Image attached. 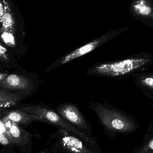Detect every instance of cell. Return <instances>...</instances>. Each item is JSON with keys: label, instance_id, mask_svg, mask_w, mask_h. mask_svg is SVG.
<instances>
[{"label": "cell", "instance_id": "6da1fadb", "mask_svg": "<svg viewBox=\"0 0 153 153\" xmlns=\"http://www.w3.org/2000/svg\"><path fill=\"white\" fill-rule=\"evenodd\" d=\"M89 108L95 113L105 134L111 138L118 134H128L134 132L137 125L133 119L110 104L91 102Z\"/></svg>", "mask_w": 153, "mask_h": 153}, {"label": "cell", "instance_id": "7a4b0ae2", "mask_svg": "<svg viewBox=\"0 0 153 153\" xmlns=\"http://www.w3.org/2000/svg\"><path fill=\"white\" fill-rule=\"evenodd\" d=\"M22 111L41 118L46 124L62 128L82 139L90 148L97 153H103L98 142L93 135H89L79 130L60 116L55 108L44 103L30 105L20 109Z\"/></svg>", "mask_w": 153, "mask_h": 153}, {"label": "cell", "instance_id": "3957f363", "mask_svg": "<svg viewBox=\"0 0 153 153\" xmlns=\"http://www.w3.org/2000/svg\"><path fill=\"white\" fill-rule=\"evenodd\" d=\"M146 58H132L94 64L86 74L100 77L118 78L126 76L149 62Z\"/></svg>", "mask_w": 153, "mask_h": 153}, {"label": "cell", "instance_id": "277c9868", "mask_svg": "<svg viewBox=\"0 0 153 153\" xmlns=\"http://www.w3.org/2000/svg\"><path fill=\"white\" fill-rule=\"evenodd\" d=\"M48 148L52 153H97L78 137L61 128L51 134Z\"/></svg>", "mask_w": 153, "mask_h": 153}, {"label": "cell", "instance_id": "5b68a950", "mask_svg": "<svg viewBox=\"0 0 153 153\" xmlns=\"http://www.w3.org/2000/svg\"><path fill=\"white\" fill-rule=\"evenodd\" d=\"M124 30L125 29H118L111 30L109 32L102 35L91 42L70 51L48 66L45 70V73H48L53 70L63 66L72 61L91 53L103 45L119 34L122 33Z\"/></svg>", "mask_w": 153, "mask_h": 153}, {"label": "cell", "instance_id": "8992f818", "mask_svg": "<svg viewBox=\"0 0 153 153\" xmlns=\"http://www.w3.org/2000/svg\"><path fill=\"white\" fill-rule=\"evenodd\" d=\"M2 120L6 127V136L12 146L21 153H32V138L36 137L40 139V136L30 133L11 120Z\"/></svg>", "mask_w": 153, "mask_h": 153}, {"label": "cell", "instance_id": "52a82bcc", "mask_svg": "<svg viewBox=\"0 0 153 153\" xmlns=\"http://www.w3.org/2000/svg\"><path fill=\"white\" fill-rule=\"evenodd\" d=\"M55 110L74 126L87 134L92 135L91 126L76 104L71 102H63L58 104Z\"/></svg>", "mask_w": 153, "mask_h": 153}, {"label": "cell", "instance_id": "ba28073f", "mask_svg": "<svg viewBox=\"0 0 153 153\" xmlns=\"http://www.w3.org/2000/svg\"><path fill=\"white\" fill-rule=\"evenodd\" d=\"M4 11L0 28L18 31L19 25L23 21V18L13 0H2Z\"/></svg>", "mask_w": 153, "mask_h": 153}, {"label": "cell", "instance_id": "9c48e42d", "mask_svg": "<svg viewBox=\"0 0 153 153\" xmlns=\"http://www.w3.org/2000/svg\"><path fill=\"white\" fill-rule=\"evenodd\" d=\"M37 81L29 77L17 74H10L0 82V87L5 90L23 91L26 93L33 91L36 87Z\"/></svg>", "mask_w": 153, "mask_h": 153}, {"label": "cell", "instance_id": "30bf717a", "mask_svg": "<svg viewBox=\"0 0 153 153\" xmlns=\"http://www.w3.org/2000/svg\"><path fill=\"white\" fill-rule=\"evenodd\" d=\"M129 11L135 19H146L153 13V0H131Z\"/></svg>", "mask_w": 153, "mask_h": 153}, {"label": "cell", "instance_id": "8fae6325", "mask_svg": "<svg viewBox=\"0 0 153 153\" xmlns=\"http://www.w3.org/2000/svg\"><path fill=\"white\" fill-rule=\"evenodd\" d=\"M2 119L9 120L19 125L29 126L34 122L46 123L43 119L19 110L12 111L6 113L2 117Z\"/></svg>", "mask_w": 153, "mask_h": 153}, {"label": "cell", "instance_id": "7c38bea8", "mask_svg": "<svg viewBox=\"0 0 153 153\" xmlns=\"http://www.w3.org/2000/svg\"><path fill=\"white\" fill-rule=\"evenodd\" d=\"M24 93H14L0 89V109L10 108L16 105L22 98Z\"/></svg>", "mask_w": 153, "mask_h": 153}, {"label": "cell", "instance_id": "4fadbf2b", "mask_svg": "<svg viewBox=\"0 0 153 153\" xmlns=\"http://www.w3.org/2000/svg\"><path fill=\"white\" fill-rule=\"evenodd\" d=\"M0 36L3 42L8 46L13 48L16 46V33L13 31L0 28Z\"/></svg>", "mask_w": 153, "mask_h": 153}, {"label": "cell", "instance_id": "5bb4252c", "mask_svg": "<svg viewBox=\"0 0 153 153\" xmlns=\"http://www.w3.org/2000/svg\"><path fill=\"white\" fill-rule=\"evenodd\" d=\"M0 145L5 148L15 149L12 146L8 137L4 134H0Z\"/></svg>", "mask_w": 153, "mask_h": 153}, {"label": "cell", "instance_id": "9a60e30c", "mask_svg": "<svg viewBox=\"0 0 153 153\" xmlns=\"http://www.w3.org/2000/svg\"><path fill=\"white\" fill-rule=\"evenodd\" d=\"M0 58L4 62H8L9 60L8 50L3 46L1 42H0Z\"/></svg>", "mask_w": 153, "mask_h": 153}, {"label": "cell", "instance_id": "2e32d148", "mask_svg": "<svg viewBox=\"0 0 153 153\" xmlns=\"http://www.w3.org/2000/svg\"><path fill=\"white\" fill-rule=\"evenodd\" d=\"M141 82L144 86L153 89V77L152 76L143 78L141 80Z\"/></svg>", "mask_w": 153, "mask_h": 153}, {"label": "cell", "instance_id": "e0dca14e", "mask_svg": "<svg viewBox=\"0 0 153 153\" xmlns=\"http://www.w3.org/2000/svg\"><path fill=\"white\" fill-rule=\"evenodd\" d=\"M3 117H1V115L0 114V134H4L6 135V127H5V124L2 120Z\"/></svg>", "mask_w": 153, "mask_h": 153}, {"label": "cell", "instance_id": "ac0fdd59", "mask_svg": "<svg viewBox=\"0 0 153 153\" xmlns=\"http://www.w3.org/2000/svg\"><path fill=\"white\" fill-rule=\"evenodd\" d=\"M4 11V6L2 0H0V27L1 24L2 19Z\"/></svg>", "mask_w": 153, "mask_h": 153}, {"label": "cell", "instance_id": "d6986e66", "mask_svg": "<svg viewBox=\"0 0 153 153\" xmlns=\"http://www.w3.org/2000/svg\"><path fill=\"white\" fill-rule=\"evenodd\" d=\"M0 153H18L15 149L11 148H3L0 149Z\"/></svg>", "mask_w": 153, "mask_h": 153}, {"label": "cell", "instance_id": "ffe728a7", "mask_svg": "<svg viewBox=\"0 0 153 153\" xmlns=\"http://www.w3.org/2000/svg\"><path fill=\"white\" fill-rule=\"evenodd\" d=\"M141 21L144 22L146 24L153 25V13L151 16H149L148 18L144 19L142 20H141Z\"/></svg>", "mask_w": 153, "mask_h": 153}, {"label": "cell", "instance_id": "44dd1931", "mask_svg": "<svg viewBox=\"0 0 153 153\" xmlns=\"http://www.w3.org/2000/svg\"><path fill=\"white\" fill-rule=\"evenodd\" d=\"M35 153H52L49 151V149L48 148H45L43 150H40L39 152Z\"/></svg>", "mask_w": 153, "mask_h": 153}, {"label": "cell", "instance_id": "7402d4cb", "mask_svg": "<svg viewBox=\"0 0 153 153\" xmlns=\"http://www.w3.org/2000/svg\"><path fill=\"white\" fill-rule=\"evenodd\" d=\"M8 75V74L6 73H0V82Z\"/></svg>", "mask_w": 153, "mask_h": 153}, {"label": "cell", "instance_id": "603a6c76", "mask_svg": "<svg viewBox=\"0 0 153 153\" xmlns=\"http://www.w3.org/2000/svg\"><path fill=\"white\" fill-rule=\"evenodd\" d=\"M145 153H153V152H146Z\"/></svg>", "mask_w": 153, "mask_h": 153}, {"label": "cell", "instance_id": "cb8c5ba5", "mask_svg": "<svg viewBox=\"0 0 153 153\" xmlns=\"http://www.w3.org/2000/svg\"><path fill=\"white\" fill-rule=\"evenodd\" d=\"M152 77H153V75H152Z\"/></svg>", "mask_w": 153, "mask_h": 153}]
</instances>
